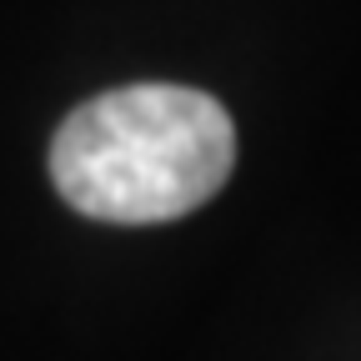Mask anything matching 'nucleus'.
I'll return each mask as SVG.
<instances>
[{
  "instance_id": "nucleus-1",
  "label": "nucleus",
  "mask_w": 361,
  "mask_h": 361,
  "mask_svg": "<svg viewBox=\"0 0 361 361\" xmlns=\"http://www.w3.org/2000/svg\"><path fill=\"white\" fill-rule=\"evenodd\" d=\"M236 166L226 106L191 85H121L75 106L51 146L56 191L90 221L156 226L206 206Z\"/></svg>"
}]
</instances>
